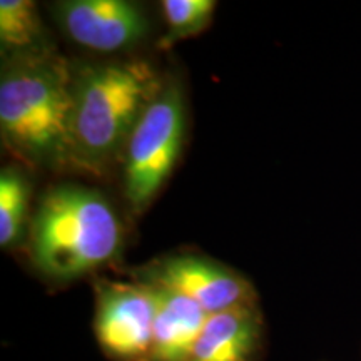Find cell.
I'll use <instances>...</instances> for the list:
<instances>
[{
    "instance_id": "cell-1",
    "label": "cell",
    "mask_w": 361,
    "mask_h": 361,
    "mask_svg": "<svg viewBox=\"0 0 361 361\" xmlns=\"http://www.w3.org/2000/svg\"><path fill=\"white\" fill-rule=\"evenodd\" d=\"M74 78L61 59L30 54L8 62L0 80V130L12 151L35 164L74 162Z\"/></svg>"
},
{
    "instance_id": "cell-2",
    "label": "cell",
    "mask_w": 361,
    "mask_h": 361,
    "mask_svg": "<svg viewBox=\"0 0 361 361\" xmlns=\"http://www.w3.org/2000/svg\"><path fill=\"white\" fill-rule=\"evenodd\" d=\"M123 228L101 192L82 186H57L45 192L30 228L29 251L47 278H82L114 258Z\"/></svg>"
},
{
    "instance_id": "cell-3",
    "label": "cell",
    "mask_w": 361,
    "mask_h": 361,
    "mask_svg": "<svg viewBox=\"0 0 361 361\" xmlns=\"http://www.w3.org/2000/svg\"><path fill=\"white\" fill-rule=\"evenodd\" d=\"M162 84L144 62L89 67L74 80L72 152L85 169L101 168L126 147Z\"/></svg>"
},
{
    "instance_id": "cell-4",
    "label": "cell",
    "mask_w": 361,
    "mask_h": 361,
    "mask_svg": "<svg viewBox=\"0 0 361 361\" xmlns=\"http://www.w3.org/2000/svg\"><path fill=\"white\" fill-rule=\"evenodd\" d=\"M184 129L183 92L178 84H162L124 147V194L135 213H142L169 179L183 149Z\"/></svg>"
},
{
    "instance_id": "cell-5",
    "label": "cell",
    "mask_w": 361,
    "mask_h": 361,
    "mask_svg": "<svg viewBox=\"0 0 361 361\" xmlns=\"http://www.w3.org/2000/svg\"><path fill=\"white\" fill-rule=\"evenodd\" d=\"M156 318V296L146 283H99L96 335L106 353L147 361Z\"/></svg>"
},
{
    "instance_id": "cell-6",
    "label": "cell",
    "mask_w": 361,
    "mask_h": 361,
    "mask_svg": "<svg viewBox=\"0 0 361 361\" xmlns=\"http://www.w3.org/2000/svg\"><path fill=\"white\" fill-rule=\"evenodd\" d=\"M141 283L154 284L188 296L207 314L256 305L251 283L236 271L200 256H171L152 264Z\"/></svg>"
},
{
    "instance_id": "cell-7",
    "label": "cell",
    "mask_w": 361,
    "mask_h": 361,
    "mask_svg": "<svg viewBox=\"0 0 361 361\" xmlns=\"http://www.w3.org/2000/svg\"><path fill=\"white\" fill-rule=\"evenodd\" d=\"M56 17L75 44L104 54L133 47L149 30L146 13L128 0H69L57 4Z\"/></svg>"
},
{
    "instance_id": "cell-8",
    "label": "cell",
    "mask_w": 361,
    "mask_h": 361,
    "mask_svg": "<svg viewBox=\"0 0 361 361\" xmlns=\"http://www.w3.org/2000/svg\"><path fill=\"white\" fill-rule=\"evenodd\" d=\"M261 340L256 305L209 314L186 361H251Z\"/></svg>"
},
{
    "instance_id": "cell-9",
    "label": "cell",
    "mask_w": 361,
    "mask_h": 361,
    "mask_svg": "<svg viewBox=\"0 0 361 361\" xmlns=\"http://www.w3.org/2000/svg\"><path fill=\"white\" fill-rule=\"evenodd\" d=\"M149 286L156 296V318L147 361H186L209 314L180 293Z\"/></svg>"
},
{
    "instance_id": "cell-10",
    "label": "cell",
    "mask_w": 361,
    "mask_h": 361,
    "mask_svg": "<svg viewBox=\"0 0 361 361\" xmlns=\"http://www.w3.org/2000/svg\"><path fill=\"white\" fill-rule=\"evenodd\" d=\"M42 39V24L37 7L30 0L0 2V45L16 57L30 56Z\"/></svg>"
},
{
    "instance_id": "cell-11",
    "label": "cell",
    "mask_w": 361,
    "mask_h": 361,
    "mask_svg": "<svg viewBox=\"0 0 361 361\" xmlns=\"http://www.w3.org/2000/svg\"><path fill=\"white\" fill-rule=\"evenodd\" d=\"M29 183L19 169L0 173V246L11 247L24 233L29 211Z\"/></svg>"
},
{
    "instance_id": "cell-12",
    "label": "cell",
    "mask_w": 361,
    "mask_h": 361,
    "mask_svg": "<svg viewBox=\"0 0 361 361\" xmlns=\"http://www.w3.org/2000/svg\"><path fill=\"white\" fill-rule=\"evenodd\" d=\"M161 6L171 42L200 34L216 11L214 0H164Z\"/></svg>"
}]
</instances>
